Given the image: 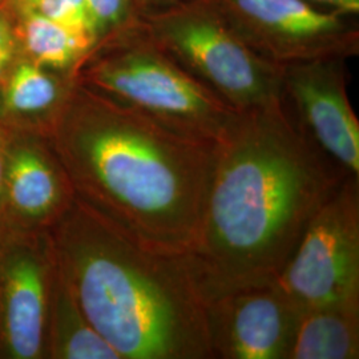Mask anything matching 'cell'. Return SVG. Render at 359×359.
Wrapping results in <instances>:
<instances>
[{
	"label": "cell",
	"instance_id": "6da1fadb",
	"mask_svg": "<svg viewBox=\"0 0 359 359\" xmlns=\"http://www.w3.org/2000/svg\"><path fill=\"white\" fill-rule=\"evenodd\" d=\"M346 175L298 128L283 99L240 112L184 259L204 298L276 283L309 222Z\"/></svg>",
	"mask_w": 359,
	"mask_h": 359
},
{
	"label": "cell",
	"instance_id": "7a4b0ae2",
	"mask_svg": "<svg viewBox=\"0 0 359 359\" xmlns=\"http://www.w3.org/2000/svg\"><path fill=\"white\" fill-rule=\"evenodd\" d=\"M47 137L81 204L154 250L189 252L219 144L170 133L76 80Z\"/></svg>",
	"mask_w": 359,
	"mask_h": 359
},
{
	"label": "cell",
	"instance_id": "3957f363",
	"mask_svg": "<svg viewBox=\"0 0 359 359\" xmlns=\"http://www.w3.org/2000/svg\"><path fill=\"white\" fill-rule=\"evenodd\" d=\"M50 233L80 308L120 359H213L184 255L137 243L79 200Z\"/></svg>",
	"mask_w": 359,
	"mask_h": 359
},
{
	"label": "cell",
	"instance_id": "277c9868",
	"mask_svg": "<svg viewBox=\"0 0 359 359\" xmlns=\"http://www.w3.org/2000/svg\"><path fill=\"white\" fill-rule=\"evenodd\" d=\"M75 80L157 127L196 142H224L240 116L163 51L142 20L99 43Z\"/></svg>",
	"mask_w": 359,
	"mask_h": 359
},
{
	"label": "cell",
	"instance_id": "5b68a950",
	"mask_svg": "<svg viewBox=\"0 0 359 359\" xmlns=\"http://www.w3.org/2000/svg\"><path fill=\"white\" fill-rule=\"evenodd\" d=\"M142 23L163 51L234 109L283 99V65L253 51L213 0H184L144 13Z\"/></svg>",
	"mask_w": 359,
	"mask_h": 359
},
{
	"label": "cell",
	"instance_id": "8992f818",
	"mask_svg": "<svg viewBox=\"0 0 359 359\" xmlns=\"http://www.w3.org/2000/svg\"><path fill=\"white\" fill-rule=\"evenodd\" d=\"M276 283L299 310L359 298V179L346 176L309 222Z\"/></svg>",
	"mask_w": 359,
	"mask_h": 359
},
{
	"label": "cell",
	"instance_id": "52a82bcc",
	"mask_svg": "<svg viewBox=\"0 0 359 359\" xmlns=\"http://www.w3.org/2000/svg\"><path fill=\"white\" fill-rule=\"evenodd\" d=\"M245 43L277 65L359 53L357 15L308 0H213Z\"/></svg>",
	"mask_w": 359,
	"mask_h": 359
},
{
	"label": "cell",
	"instance_id": "ba28073f",
	"mask_svg": "<svg viewBox=\"0 0 359 359\" xmlns=\"http://www.w3.org/2000/svg\"><path fill=\"white\" fill-rule=\"evenodd\" d=\"M57 259L50 231H0V359H47Z\"/></svg>",
	"mask_w": 359,
	"mask_h": 359
},
{
	"label": "cell",
	"instance_id": "9c48e42d",
	"mask_svg": "<svg viewBox=\"0 0 359 359\" xmlns=\"http://www.w3.org/2000/svg\"><path fill=\"white\" fill-rule=\"evenodd\" d=\"M213 359H289L301 310L276 283L206 298Z\"/></svg>",
	"mask_w": 359,
	"mask_h": 359
},
{
	"label": "cell",
	"instance_id": "30bf717a",
	"mask_svg": "<svg viewBox=\"0 0 359 359\" xmlns=\"http://www.w3.org/2000/svg\"><path fill=\"white\" fill-rule=\"evenodd\" d=\"M346 60L283 65V96L309 140L346 176L359 179V121L348 102Z\"/></svg>",
	"mask_w": 359,
	"mask_h": 359
},
{
	"label": "cell",
	"instance_id": "8fae6325",
	"mask_svg": "<svg viewBox=\"0 0 359 359\" xmlns=\"http://www.w3.org/2000/svg\"><path fill=\"white\" fill-rule=\"evenodd\" d=\"M6 127L0 221L13 229L50 231L76 200L71 181L46 133Z\"/></svg>",
	"mask_w": 359,
	"mask_h": 359
},
{
	"label": "cell",
	"instance_id": "7c38bea8",
	"mask_svg": "<svg viewBox=\"0 0 359 359\" xmlns=\"http://www.w3.org/2000/svg\"><path fill=\"white\" fill-rule=\"evenodd\" d=\"M75 86V77L13 60L0 79V121L47 135Z\"/></svg>",
	"mask_w": 359,
	"mask_h": 359
},
{
	"label": "cell",
	"instance_id": "4fadbf2b",
	"mask_svg": "<svg viewBox=\"0 0 359 359\" xmlns=\"http://www.w3.org/2000/svg\"><path fill=\"white\" fill-rule=\"evenodd\" d=\"M359 358V298L301 310L289 359Z\"/></svg>",
	"mask_w": 359,
	"mask_h": 359
},
{
	"label": "cell",
	"instance_id": "5bb4252c",
	"mask_svg": "<svg viewBox=\"0 0 359 359\" xmlns=\"http://www.w3.org/2000/svg\"><path fill=\"white\" fill-rule=\"evenodd\" d=\"M47 359H120L88 321L59 264L47 323Z\"/></svg>",
	"mask_w": 359,
	"mask_h": 359
},
{
	"label": "cell",
	"instance_id": "9a60e30c",
	"mask_svg": "<svg viewBox=\"0 0 359 359\" xmlns=\"http://www.w3.org/2000/svg\"><path fill=\"white\" fill-rule=\"evenodd\" d=\"M23 46L31 62L75 77L96 41L56 25L31 8L23 23Z\"/></svg>",
	"mask_w": 359,
	"mask_h": 359
},
{
	"label": "cell",
	"instance_id": "2e32d148",
	"mask_svg": "<svg viewBox=\"0 0 359 359\" xmlns=\"http://www.w3.org/2000/svg\"><path fill=\"white\" fill-rule=\"evenodd\" d=\"M86 4L97 44L142 20L136 0H86Z\"/></svg>",
	"mask_w": 359,
	"mask_h": 359
},
{
	"label": "cell",
	"instance_id": "e0dca14e",
	"mask_svg": "<svg viewBox=\"0 0 359 359\" xmlns=\"http://www.w3.org/2000/svg\"><path fill=\"white\" fill-rule=\"evenodd\" d=\"M29 7L59 26L95 39L97 44L86 0H36Z\"/></svg>",
	"mask_w": 359,
	"mask_h": 359
},
{
	"label": "cell",
	"instance_id": "ac0fdd59",
	"mask_svg": "<svg viewBox=\"0 0 359 359\" xmlns=\"http://www.w3.org/2000/svg\"><path fill=\"white\" fill-rule=\"evenodd\" d=\"M15 60V40L7 22L0 16V79Z\"/></svg>",
	"mask_w": 359,
	"mask_h": 359
},
{
	"label": "cell",
	"instance_id": "d6986e66",
	"mask_svg": "<svg viewBox=\"0 0 359 359\" xmlns=\"http://www.w3.org/2000/svg\"><path fill=\"white\" fill-rule=\"evenodd\" d=\"M314 6H318L325 10L337 11V13L358 15L359 0H308Z\"/></svg>",
	"mask_w": 359,
	"mask_h": 359
},
{
	"label": "cell",
	"instance_id": "ffe728a7",
	"mask_svg": "<svg viewBox=\"0 0 359 359\" xmlns=\"http://www.w3.org/2000/svg\"><path fill=\"white\" fill-rule=\"evenodd\" d=\"M180 1H184V0H136V4L139 7L140 15H144V13L164 10L173 4H177Z\"/></svg>",
	"mask_w": 359,
	"mask_h": 359
},
{
	"label": "cell",
	"instance_id": "44dd1931",
	"mask_svg": "<svg viewBox=\"0 0 359 359\" xmlns=\"http://www.w3.org/2000/svg\"><path fill=\"white\" fill-rule=\"evenodd\" d=\"M6 142H7V127L0 121V203H1V192H3L4 167H6Z\"/></svg>",
	"mask_w": 359,
	"mask_h": 359
},
{
	"label": "cell",
	"instance_id": "7402d4cb",
	"mask_svg": "<svg viewBox=\"0 0 359 359\" xmlns=\"http://www.w3.org/2000/svg\"><path fill=\"white\" fill-rule=\"evenodd\" d=\"M25 1H26L27 4H28V6H32V4H34V3H35V1H36V0H25Z\"/></svg>",
	"mask_w": 359,
	"mask_h": 359
},
{
	"label": "cell",
	"instance_id": "603a6c76",
	"mask_svg": "<svg viewBox=\"0 0 359 359\" xmlns=\"http://www.w3.org/2000/svg\"><path fill=\"white\" fill-rule=\"evenodd\" d=\"M1 228H3V224H1V221H0V231H1Z\"/></svg>",
	"mask_w": 359,
	"mask_h": 359
}]
</instances>
